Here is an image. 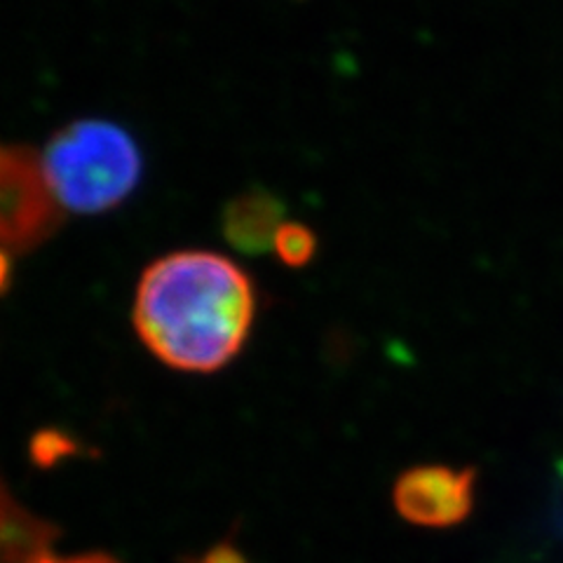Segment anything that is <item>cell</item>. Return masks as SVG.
Listing matches in <instances>:
<instances>
[{"label": "cell", "instance_id": "obj_1", "mask_svg": "<svg viewBox=\"0 0 563 563\" xmlns=\"http://www.w3.org/2000/svg\"><path fill=\"white\" fill-rule=\"evenodd\" d=\"M252 279L214 252H174L139 279L134 329L176 372H219L242 350L254 322Z\"/></svg>", "mask_w": 563, "mask_h": 563}, {"label": "cell", "instance_id": "obj_4", "mask_svg": "<svg viewBox=\"0 0 563 563\" xmlns=\"http://www.w3.org/2000/svg\"><path fill=\"white\" fill-rule=\"evenodd\" d=\"M55 536V528L26 512L0 486V563H38Z\"/></svg>", "mask_w": 563, "mask_h": 563}, {"label": "cell", "instance_id": "obj_8", "mask_svg": "<svg viewBox=\"0 0 563 563\" xmlns=\"http://www.w3.org/2000/svg\"><path fill=\"white\" fill-rule=\"evenodd\" d=\"M38 563H118L109 556H101V554H87V556H68V559H62V556H43Z\"/></svg>", "mask_w": 563, "mask_h": 563}, {"label": "cell", "instance_id": "obj_6", "mask_svg": "<svg viewBox=\"0 0 563 563\" xmlns=\"http://www.w3.org/2000/svg\"><path fill=\"white\" fill-rule=\"evenodd\" d=\"M31 451H33L35 463L49 467V465H55L57 461H62L64 455L74 453L76 442H70V439L62 432H41V434H35Z\"/></svg>", "mask_w": 563, "mask_h": 563}, {"label": "cell", "instance_id": "obj_3", "mask_svg": "<svg viewBox=\"0 0 563 563\" xmlns=\"http://www.w3.org/2000/svg\"><path fill=\"white\" fill-rule=\"evenodd\" d=\"M474 505V470L413 467L395 484L397 512L416 526L461 523Z\"/></svg>", "mask_w": 563, "mask_h": 563}, {"label": "cell", "instance_id": "obj_9", "mask_svg": "<svg viewBox=\"0 0 563 563\" xmlns=\"http://www.w3.org/2000/svg\"><path fill=\"white\" fill-rule=\"evenodd\" d=\"M8 273H10V268H8V258H5V254L0 252V291L5 289V285H8Z\"/></svg>", "mask_w": 563, "mask_h": 563}, {"label": "cell", "instance_id": "obj_2", "mask_svg": "<svg viewBox=\"0 0 563 563\" xmlns=\"http://www.w3.org/2000/svg\"><path fill=\"white\" fill-rule=\"evenodd\" d=\"M136 141L113 122L78 120L47 141L41 174L59 211L99 214L125 202L141 179Z\"/></svg>", "mask_w": 563, "mask_h": 563}, {"label": "cell", "instance_id": "obj_7", "mask_svg": "<svg viewBox=\"0 0 563 563\" xmlns=\"http://www.w3.org/2000/svg\"><path fill=\"white\" fill-rule=\"evenodd\" d=\"M192 563H250L244 559V554L240 550H235L233 544H219V548L209 550L207 554H202L198 561Z\"/></svg>", "mask_w": 563, "mask_h": 563}, {"label": "cell", "instance_id": "obj_5", "mask_svg": "<svg viewBox=\"0 0 563 563\" xmlns=\"http://www.w3.org/2000/svg\"><path fill=\"white\" fill-rule=\"evenodd\" d=\"M273 246L277 256L285 263H289V266H303L314 252V238L306 231V228L287 223V225H279Z\"/></svg>", "mask_w": 563, "mask_h": 563}]
</instances>
